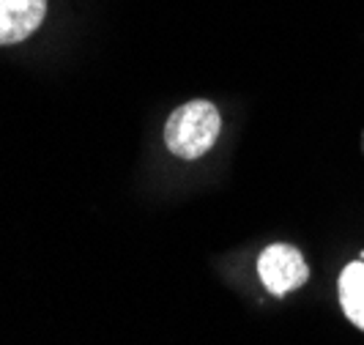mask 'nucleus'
<instances>
[{
  "label": "nucleus",
  "mask_w": 364,
  "mask_h": 345,
  "mask_svg": "<svg viewBox=\"0 0 364 345\" xmlns=\"http://www.w3.org/2000/svg\"><path fill=\"white\" fill-rule=\"evenodd\" d=\"M222 132V115L211 102L195 99L189 105L170 112L164 127V143L170 154L181 159H198L217 143Z\"/></svg>",
  "instance_id": "nucleus-1"
},
{
  "label": "nucleus",
  "mask_w": 364,
  "mask_h": 345,
  "mask_svg": "<svg viewBox=\"0 0 364 345\" xmlns=\"http://www.w3.org/2000/svg\"><path fill=\"white\" fill-rule=\"evenodd\" d=\"M257 274L274 296H285L307 282L310 266L304 255L291 244H272L257 258Z\"/></svg>",
  "instance_id": "nucleus-2"
},
{
  "label": "nucleus",
  "mask_w": 364,
  "mask_h": 345,
  "mask_svg": "<svg viewBox=\"0 0 364 345\" xmlns=\"http://www.w3.org/2000/svg\"><path fill=\"white\" fill-rule=\"evenodd\" d=\"M47 14V0H0V44L28 38Z\"/></svg>",
  "instance_id": "nucleus-3"
},
{
  "label": "nucleus",
  "mask_w": 364,
  "mask_h": 345,
  "mask_svg": "<svg viewBox=\"0 0 364 345\" xmlns=\"http://www.w3.org/2000/svg\"><path fill=\"white\" fill-rule=\"evenodd\" d=\"M340 302L346 315L364 329V263H350L340 274Z\"/></svg>",
  "instance_id": "nucleus-4"
}]
</instances>
